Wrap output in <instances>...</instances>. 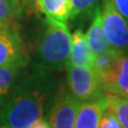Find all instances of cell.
<instances>
[{
    "instance_id": "10",
    "label": "cell",
    "mask_w": 128,
    "mask_h": 128,
    "mask_svg": "<svg viewBox=\"0 0 128 128\" xmlns=\"http://www.w3.org/2000/svg\"><path fill=\"white\" fill-rule=\"evenodd\" d=\"M86 36L90 49L94 54V56H98L113 50V48H111L110 45L108 44L105 33H104L102 22V9L99 6H97V9L95 10L93 14L92 22L86 31Z\"/></svg>"
},
{
    "instance_id": "5",
    "label": "cell",
    "mask_w": 128,
    "mask_h": 128,
    "mask_svg": "<svg viewBox=\"0 0 128 128\" xmlns=\"http://www.w3.org/2000/svg\"><path fill=\"white\" fill-rule=\"evenodd\" d=\"M102 30L108 44L118 51H128V22L112 0H102Z\"/></svg>"
},
{
    "instance_id": "9",
    "label": "cell",
    "mask_w": 128,
    "mask_h": 128,
    "mask_svg": "<svg viewBox=\"0 0 128 128\" xmlns=\"http://www.w3.org/2000/svg\"><path fill=\"white\" fill-rule=\"evenodd\" d=\"M95 56L91 51L86 41V33L81 29H77L72 34V50L68 64L73 66H84L93 68Z\"/></svg>"
},
{
    "instance_id": "3",
    "label": "cell",
    "mask_w": 128,
    "mask_h": 128,
    "mask_svg": "<svg viewBox=\"0 0 128 128\" xmlns=\"http://www.w3.org/2000/svg\"><path fill=\"white\" fill-rule=\"evenodd\" d=\"M68 92L80 102L92 100L105 94L102 90L100 80L94 68L84 66H65Z\"/></svg>"
},
{
    "instance_id": "17",
    "label": "cell",
    "mask_w": 128,
    "mask_h": 128,
    "mask_svg": "<svg viewBox=\"0 0 128 128\" xmlns=\"http://www.w3.org/2000/svg\"><path fill=\"white\" fill-rule=\"evenodd\" d=\"M112 2L128 22V0H112Z\"/></svg>"
},
{
    "instance_id": "15",
    "label": "cell",
    "mask_w": 128,
    "mask_h": 128,
    "mask_svg": "<svg viewBox=\"0 0 128 128\" xmlns=\"http://www.w3.org/2000/svg\"><path fill=\"white\" fill-rule=\"evenodd\" d=\"M20 0H0V24H11Z\"/></svg>"
},
{
    "instance_id": "14",
    "label": "cell",
    "mask_w": 128,
    "mask_h": 128,
    "mask_svg": "<svg viewBox=\"0 0 128 128\" xmlns=\"http://www.w3.org/2000/svg\"><path fill=\"white\" fill-rule=\"evenodd\" d=\"M109 108L118 118L122 128H128V98L109 95Z\"/></svg>"
},
{
    "instance_id": "16",
    "label": "cell",
    "mask_w": 128,
    "mask_h": 128,
    "mask_svg": "<svg viewBox=\"0 0 128 128\" xmlns=\"http://www.w3.org/2000/svg\"><path fill=\"white\" fill-rule=\"evenodd\" d=\"M99 128H122L118 118L115 116L113 111L109 108V105H108L107 109L105 110L102 116L100 123H99Z\"/></svg>"
},
{
    "instance_id": "12",
    "label": "cell",
    "mask_w": 128,
    "mask_h": 128,
    "mask_svg": "<svg viewBox=\"0 0 128 128\" xmlns=\"http://www.w3.org/2000/svg\"><path fill=\"white\" fill-rule=\"evenodd\" d=\"M36 6L48 18L64 22L70 20V0H36Z\"/></svg>"
},
{
    "instance_id": "19",
    "label": "cell",
    "mask_w": 128,
    "mask_h": 128,
    "mask_svg": "<svg viewBox=\"0 0 128 128\" xmlns=\"http://www.w3.org/2000/svg\"><path fill=\"white\" fill-rule=\"evenodd\" d=\"M0 128H8V127H4V126H0Z\"/></svg>"
},
{
    "instance_id": "4",
    "label": "cell",
    "mask_w": 128,
    "mask_h": 128,
    "mask_svg": "<svg viewBox=\"0 0 128 128\" xmlns=\"http://www.w3.org/2000/svg\"><path fill=\"white\" fill-rule=\"evenodd\" d=\"M30 57L16 28L11 24H0V66L26 68Z\"/></svg>"
},
{
    "instance_id": "2",
    "label": "cell",
    "mask_w": 128,
    "mask_h": 128,
    "mask_svg": "<svg viewBox=\"0 0 128 128\" xmlns=\"http://www.w3.org/2000/svg\"><path fill=\"white\" fill-rule=\"evenodd\" d=\"M72 50V34L66 22L45 17V29L36 42L33 68L60 72L65 70Z\"/></svg>"
},
{
    "instance_id": "13",
    "label": "cell",
    "mask_w": 128,
    "mask_h": 128,
    "mask_svg": "<svg viewBox=\"0 0 128 128\" xmlns=\"http://www.w3.org/2000/svg\"><path fill=\"white\" fill-rule=\"evenodd\" d=\"M98 6V0H70V19L75 20L83 16H93Z\"/></svg>"
},
{
    "instance_id": "18",
    "label": "cell",
    "mask_w": 128,
    "mask_h": 128,
    "mask_svg": "<svg viewBox=\"0 0 128 128\" xmlns=\"http://www.w3.org/2000/svg\"><path fill=\"white\" fill-rule=\"evenodd\" d=\"M28 128H51V125L46 118H40L36 122H34L32 125H30Z\"/></svg>"
},
{
    "instance_id": "7",
    "label": "cell",
    "mask_w": 128,
    "mask_h": 128,
    "mask_svg": "<svg viewBox=\"0 0 128 128\" xmlns=\"http://www.w3.org/2000/svg\"><path fill=\"white\" fill-rule=\"evenodd\" d=\"M80 104L68 91H61L54 95L48 114L51 128H74Z\"/></svg>"
},
{
    "instance_id": "11",
    "label": "cell",
    "mask_w": 128,
    "mask_h": 128,
    "mask_svg": "<svg viewBox=\"0 0 128 128\" xmlns=\"http://www.w3.org/2000/svg\"><path fill=\"white\" fill-rule=\"evenodd\" d=\"M25 72L26 70L20 67L0 66V111Z\"/></svg>"
},
{
    "instance_id": "8",
    "label": "cell",
    "mask_w": 128,
    "mask_h": 128,
    "mask_svg": "<svg viewBox=\"0 0 128 128\" xmlns=\"http://www.w3.org/2000/svg\"><path fill=\"white\" fill-rule=\"evenodd\" d=\"M109 105V95L102 94L92 100L81 102L74 128H99L102 116Z\"/></svg>"
},
{
    "instance_id": "6",
    "label": "cell",
    "mask_w": 128,
    "mask_h": 128,
    "mask_svg": "<svg viewBox=\"0 0 128 128\" xmlns=\"http://www.w3.org/2000/svg\"><path fill=\"white\" fill-rule=\"evenodd\" d=\"M98 77L106 94L128 98V51H118Z\"/></svg>"
},
{
    "instance_id": "1",
    "label": "cell",
    "mask_w": 128,
    "mask_h": 128,
    "mask_svg": "<svg viewBox=\"0 0 128 128\" xmlns=\"http://www.w3.org/2000/svg\"><path fill=\"white\" fill-rule=\"evenodd\" d=\"M56 91L52 72L33 68L25 72L4 107L0 111V126L28 128L42 118Z\"/></svg>"
}]
</instances>
